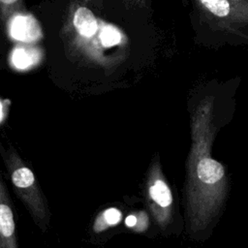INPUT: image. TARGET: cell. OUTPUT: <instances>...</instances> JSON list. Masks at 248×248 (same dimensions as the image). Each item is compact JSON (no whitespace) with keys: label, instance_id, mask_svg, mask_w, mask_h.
<instances>
[{"label":"cell","instance_id":"cell-1","mask_svg":"<svg viewBox=\"0 0 248 248\" xmlns=\"http://www.w3.org/2000/svg\"><path fill=\"white\" fill-rule=\"evenodd\" d=\"M215 130L212 105L202 103L192 115V145L187 163V213L193 232L204 230L210 224L228 191L225 167L211 157Z\"/></svg>","mask_w":248,"mask_h":248},{"label":"cell","instance_id":"cell-2","mask_svg":"<svg viewBox=\"0 0 248 248\" xmlns=\"http://www.w3.org/2000/svg\"><path fill=\"white\" fill-rule=\"evenodd\" d=\"M0 155L16 195L26 206L35 223L42 231H46L49 221V210L34 172L13 145L4 148L0 144Z\"/></svg>","mask_w":248,"mask_h":248},{"label":"cell","instance_id":"cell-3","mask_svg":"<svg viewBox=\"0 0 248 248\" xmlns=\"http://www.w3.org/2000/svg\"><path fill=\"white\" fill-rule=\"evenodd\" d=\"M145 193L153 218L161 229H166L172 220L173 198L158 160L153 162L149 170Z\"/></svg>","mask_w":248,"mask_h":248},{"label":"cell","instance_id":"cell-4","mask_svg":"<svg viewBox=\"0 0 248 248\" xmlns=\"http://www.w3.org/2000/svg\"><path fill=\"white\" fill-rule=\"evenodd\" d=\"M0 248H18L12 202L0 178Z\"/></svg>","mask_w":248,"mask_h":248},{"label":"cell","instance_id":"cell-5","mask_svg":"<svg viewBox=\"0 0 248 248\" xmlns=\"http://www.w3.org/2000/svg\"><path fill=\"white\" fill-rule=\"evenodd\" d=\"M9 32L13 39L32 43L42 37V30L37 19L31 15H16L9 25Z\"/></svg>","mask_w":248,"mask_h":248},{"label":"cell","instance_id":"cell-6","mask_svg":"<svg viewBox=\"0 0 248 248\" xmlns=\"http://www.w3.org/2000/svg\"><path fill=\"white\" fill-rule=\"evenodd\" d=\"M123 218L122 211L115 207V206H110L108 207L101 212L95 217L94 222L92 224V231L94 233H101L112 227L117 226Z\"/></svg>","mask_w":248,"mask_h":248},{"label":"cell","instance_id":"cell-7","mask_svg":"<svg viewBox=\"0 0 248 248\" xmlns=\"http://www.w3.org/2000/svg\"><path fill=\"white\" fill-rule=\"evenodd\" d=\"M74 25L78 32L86 38L92 37L98 30V23L93 13L85 7H80L76 11Z\"/></svg>","mask_w":248,"mask_h":248},{"label":"cell","instance_id":"cell-8","mask_svg":"<svg viewBox=\"0 0 248 248\" xmlns=\"http://www.w3.org/2000/svg\"><path fill=\"white\" fill-rule=\"evenodd\" d=\"M40 60V52L31 47H16L11 55V61L14 67L19 70H25Z\"/></svg>","mask_w":248,"mask_h":248},{"label":"cell","instance_id":"cell-9","mask_svg":"<svg viewBox=\"0 0 248 248\" xmlns=\"http://www.w3.org/2000/svg\"><path fill=\"white\" fill-rule=\"evenodd\" d=\"M124 223L128 229L136 232H143L148 229L149 216L144 210L131 212L126 216Z\"/></svg>","mask_w":248,"mask_h":248},{"label":"cell","instance_id":"cell-10","mask_svg":"<svg viewBox=\"0 0 248 248\" xmlns=\"http://www.w3.org/2000/svg\"><path fill=\"white\" fill-rule=\"evenodd\" d=\"M201 3L214 16L219 17L227 16L231 11L228 0H200Z\"/></svg>","mask_w":248,"mask_h":248},{"label":"cell","instance_id":"cell-11","mask_svg":"<svg viewBox=\"0 0 248 248\" xmlns=\"http://www.w3.org/2000/svg\"><path fill=\"white\" fill-rule=\"evenodd\" d=\"M100 38L102 45L106 47L115 46L121 41V35L119 31L111 25H106L103 27Z\"/></svg>","mask_w":248,"mask_h":248},{"label":"cell","instance_id":"cell-12","mask_svg":"<svg viewBox=\"0 0 248 248\" xmlns=\"http://www.w3.org/2000/svg\"><path fill=\"white\" fill-rule=\"evenodd\" d=\"M0 1L3 2V3H5V4H12V3L16 2V0H0Z\"/></svg>","mask_w":248,"mask_h":248},{"label":"cell","instance_id":"cell-13","mask_svg":"<svg viewBox=\"0 0 248 248\" xmlns=\"http://www.w3.org/2000/svg\"><path fill=\"white\" fill-rule=\"evenodd\" d=\"M2 111H3V107H2V104L0 103V119L2 118V114H3Z\"/></svg>","mask_w":248,"mask_h":248}]
</instances>
